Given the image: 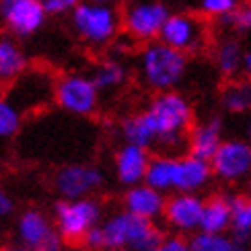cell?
Returning <instances> with one entry per match:
<instances>
[{"label":"cell","instance_id":"cell-18","mask_svg":"<svg viewBox=\"0 0 251 251\" xmlns=\"http://www.w3.org/2000/svg\"><path fill=\"white\" fill-rule=\"evenodd\" d=\"M223 118L218 116H212L192 126L187 132V152L210 161L223 142Z\"/></svg>","mask_w":251,"mask_h":251},{"label":"cell","instance_id":"cell-19","mask_svg":"<svg viewBox=\"0 0 251 251\" xmlns=\"http://www.w3.org/2000/svg\"><path fill=\"white\" fill-rule=\"evenodd\" d=\"M29 56L21 39L10 33H0V85H10L29 70Z\"/></svg>","mask_w":251,"mask_h":251},{"label":"cell","instance_id":"cell-28","mask_svg":"<svg viewBox=\"0 0 251 251\" xmlns=\"http://www.w3.org/2000/svg\"><path fill=\"white\" fill-rule=\"evenodd\" d=\"M192 251H241V243H237L226 233H206L196 231L190 237Z\"/></svg>","mask_w":251,"mask_h":251},{"label":"cell","instance_id":"cell-35","mask_svg":"<svg viewBox=\"0 0 251 251\" xmlns=\"http://www.w3.org/2000/svg\"><path fill=\"white\" fill-rule=\"evenodd\" d=\"M241 72L247 78H251V50L243 54V68H241Z\"/></svg>","mask_w":251,"mask_h":251},{"label":"cell","instance_id":"cell-33","mask_svg":"<svg viewBox=\"0 0 251 251\" xmlns=\"http://www.w3.org/2000/svg\"><path fill=\"white\" fill-rule=\"evenodd\" d=\"M80 243L87 251H103L105 249V235H103V231H101V225L93 226L91 231L82 237Z\"/></svg>","mask_w":251,"mask_h":251},{"label":"cell","instance_id":"cell-21","mask_svg":"<svg viewBox=\"0 0 251 251\" xmlns=\"http://www.w3.org/2000/svg\"><path fill=\"white\" fill-rule=\"evenodd\" d=\"M243 54L245 50L241 41L235 37H225L214 48V66L218 75L225 78H235L243 68Z\"/></svg>","mask_w":251,"mask_h":251},{"label":"cell","instance_id":"cell-25","mask_svg":"<svg viewBox=\"0 0 251 251\" xmlns=\"http://www.w3.org/2000/svg\"><path fill=\"white\" fill-rule=\"evenodd\" d=\"M120 134H122L124 142L138 144V146H144V149H151V146H154V142H156L149 122H146L144 116H142V111L134 113V116H128L126 120H122Z\"/></svg>","mask_w":251,"mask_h":251},{"label":"cell","instance_id":"cell-6","mask_svg":"<svg viewBox=\"0 0 251 251\" xmlns=\"http://www.w3.org/2000/svg\"><path fill=\"white\" fill-rule=\"evenodd\" d=\"M54 103L70 116L91 118L97 113L101 103V91L91 75L82 72H66L56 78Z\"/></svg>","mask_w":251,"mask_h":251},{"label":"cell","instance_id":"cell-31","mask_svg":"<svg viewBox=\"0 0 251 251\" xmlns=\"http://www.w3.org/2000/svg\"><path fill=\"white\" fill-rule=\"evenodd\" d=\"M48 10L50 17H64V15H70L82 0H41Z\"/></svg>","mask_w":251,"mask_h":251},{"label":"cell","instance_id":"cell-8","mask_svg":"<svg viewBox=\"0 0 251 251\" xmlns=\"http://www.w3.org/2000/svg\"><path fill=\"white\" fill-rule=\"evenodd\" d=\"M159 39L187 56H194L208 46V25L200 15L171 13L161 29Z\"/></svg>","mask_w":251,"mask_h":251},{"label":"cell","instance_id":"cell-7","mask_svg":"<svg viewBox=\"0 0 251 251\" xmlns=\"http://www.w3.org/2000/svg\"><path fill=\"white\" fill-rule=\"evenodd\" d=\"M171 8L163 0H134L122 13V31L134 44H151L159 39Z\"/></svg>","mask_w":251,"mask_h":251},{"label":"cell","instance_id":"cell-27","mask_svg":"<svg viewBox=\"0 0 251 251\" xmlns=\"http://www.w3.org/2000/svg\"><path fill=\"white\" fill-rule=\"evenodd\" d=\"M23 120L25 113L17 103L6 95H0V140L15 138L23 128Z\"/></svg>","mask_w":251,"mask_h":251},{"label":"cell","instance_id":"cell-30","mask_svg":"<svg viewBox=\"0 0 251 251\" xmlns=\"http://www.w3.org/2000/svg\"><path fill=\"white\" fill-rule=\"evenodd\" d=\"M241 4V0H200V15L206 19H221Z\"/></svg>","mask_w":251,"mask_h":251},{"label":"cell","instance_id":"cell-39","mask_svg":"<svg viewBox=\"0 0 251 251\" xmlns=\"http://www.w3.org/2000/svg\"><path fill=\"white\" fill-rule=\"evenodd\" d=\"M4 27H2V15H0V31H2Z\"/></svg>","mask_w":251,"mask_h":251},{"label":"cell","instance_id":"cell-22","mask_svg":"<svg viewBox=\"0 0 251 251\" xmlns=\"http://www.w3.org/2000/svg\"><path fill=\"white\" fill-rule=\"evenodd\" d=\"M91 76L101 93L103 91H116L128 82V68H126V64L120 58L111 56V58L101 60L99 64L93 68Z\"/></svg>","mask_w":251,"mask_h":251},{"label":"cell","instance_id":"cell-15","mask_svg":"<svg viewBox=\"0 0 251 251\" xmlns=\"http://www.w3.org/2000/svg\"><path fill=\"white\" fill-rule=\"evenodd\" d=\"M151 159L152 156H151L149 149L138 146V144L124 142V146H120L116 151V156H113V175H116L118 183L124 187H132V185L142 183Z\"/></svg>","mask_w":251,"mask_h":251},{"label":"cell","instance_id":"cell-37","mask_svg":"<svg viewBox=\"0 0 251 251\" xmlns=\"http://www.w3.org/2000/svg\"><path fill=\"white\" fill-rule=\"evenodd\" d=\"M95 2H101V4H111V6H116L118 2H122V0H95Z\"/></svg>","mask_w":251,"mask_h":251},{"label":"cell","instance_id":"cell-1","mask_svg":"<svg viewBox=\"0 0 251 251\" xmlns=\"http://www.w3.org/2000/svg\"><path fill=\"white\" fill-rule=\"evenodd\" d=\"M154 134V146L165 154H179L187 151V132L194 126V105L179 91L154 93L142 111Z\"/></svg>","mask_w":251,"mask_h":251},{"label":"cell","instance_id":"cell-17","mask_svg":"<svg viewBox=\"0 0 251 251\" xmlns=\"http://www.w3.org/2000/svg\"><path fill=\"white\" fill-rule=\"evenodd\" d=\"M124 210H128L130 214H136L140 218H149V221H159L163 218L167 196L161 190H154L149 183H138L132 187H126L124 198H122Z\"/></svg>","mask_w":251,"mask_h":251},{"label":"cell","instance_id":"cell-34","mask_svg":"<svg viewBox=\"0 0 251 251\" xmlns=\"http://www.w3.org/2000/svg\"><path fill=\"white\" fill-rule=\"evenodd\" d=\"M15 212V200L4 187H0V221H4Z\"/></svg>","mask_w":251,"mask_h":251},{"label":"cell","instance_id":"cell-32","mask_svg":"<svg viewBox=\"0 0 251 251\" xmlns=\"http://www.w3.org/2000/svg\"><path fill=\"white\" fill-rule=\"evenodd\" d=\"M149 251H192V247H190V239L175 233L173 237H163V241Z\"/></svg>","mask_w":251,"mask_h":251},{"label":"cell","instance_id":"cell-14","mask_svg":"<svg viewBox=\"0 0 251 251\" xmlns=\"http://www.w3.org/2000/svg\"><path fill=\"white\" fill-rule=\"evenodd\" d=\"M204 198L200 194L190 192H175L171 198H167L163 218L167 226L177 235H194L200 231V221L204 212Z\"/></svg>","mask_w":251,"mask_h":251},{"label":"cell","instance_id":"cell-10","mask_svg":"<svg viewBox=\"0 0 251 251\" xmlns=\"http://www.w3.org/2000/svg\"><path fill=\"white\" fill-rule=\"evenodd\" d=\"M0 15L4 31L17 39L37 35L50 17L41 0H0Z\"/></svg>","mask_w":251,"mask_h":251},{"label":"cell","instance_id":"cell-11","mask_svg":"<svg viewBox=\"0 0 251 251\" xmlns=\"http://www.w3.org/2000/svg\"><path fill=\"white\" fill-rule=\"evenodd\" d=\"M103 183H105L103 171L89 163L64 165L54 175V190L60 194V198H66V200L97 194L103 187Z\"/></svg>","mask_w":251,"mask_h":251},{"label":"cell","instance_id":"cell-36","mask_svg":"<svg viewBox=\"0 0 251 251\" xmlns=\"http://www.w3.org/2000/svg\"><path fill=\"white\" fill-rule=\"evenodd\" d=\"M0 251H29L27 247H23V245H8V247H2V249H0Z\"/></svg>","mask_w":251,"mask_h":251},{"label":"cell","instance_id":"cell-9","mask_svg":"<svg viewBox=\"0 0 251 251\" xmlns=\"http://www.w3.org/2000/svg\"><path fill=\"white\" fill-rule=\"evenodd\" d=\"M17 237L29 251H64L66 243L56 231L54 221H50V216L39 208H27L19 214Z\"/></svg>","mask_w":251,"mask_h":251},{"label":"cell","instance_id":"cell-41","mask_svg":"<svg viewBox=\"0 0 251 251\" xmlns=\"http://www.w3.org/2000/svg\"><path fill=\"white\" fill-rule=\"evenodd\" d=\"M0 89H2V85H0Z\"/></svg>","mask_w":251,"mask_h":251},{"label":"cell","instance_id":"cell-26","mask_svg":"<svg viewBox=\"0 0 251 251\" xmlns=\"http://www.w3.org/2000/svg\"><path fill=\"white\" fill-rule=\"evenodd\" d=\"M228 231L241 245L251 239V198H233V216Z\"/></svg>","mask_w":251,"mask_h":251},{"label":"cell","instance_id":"cell-23","mask_svg":"<svg viewBox=\"0 0 251 251\" xmlns=\"http://www.w3.org/2000/svg\"><path fill=\"white\" fill-rule=\"evenodd\" d=\"M221 103L228 113L251 111V78H228L221 91Z\"/></svg>","mask_w":251,"mask_h":251},{"label":"cell","instance_id":"cell-38","mask_svg":"<svg viewBox=\"0 0 251 251\" xmlns=\"http://www.w3.org/2000/svg\"><path fill=\"white\" fill-rule=\"evenodd\" d=\"M103 251H130V249H126V247H105Z\"/></svg>","mask_w":251,"mask_h":251},{"label":"cell","instance_id":"cell-4","mask_svg":"<svg viewBox=\"0 0 251 251\" xmlns=\"http://www.w3.org/2000/svg\"><path fill=\"white\" fill-rule=\"evenodd\" d=\"M105 247H126L130 251H149L163 241V233L154 221L120 210L101 221Z\"/></svg>","mask_w":251,"mask_h":251},{"label":"cell","instance_id":"cell-12","mask_svg":"<svg viewBox=\"0 0 251 251\" xmlns=\"http://www.w3.org/2000/svg\"><path fill=\"white\" fill-rule=\"evenodd\" d=\"M8 87L10 91L6 93V97H10L21 107V111L27 113L46 107L50 101H54L56 78L48 70H27Z\"/></svg>","mask_w":251,"mask_h":251},{"label":"cell","instance_id":"cell-16","mask_svg":"<svg viewBox=\"0 0 251 251\" xmlns=\"http://www.w3.org/2000/svg\"><path fill=\"white\" fill-rule=\"evenodd\" d=\"M212 179L210 161L200 159L196 154L185 152L175 156V175H173V192H190L200 194Z\"/></svg>","mask_w":251,"mask_h":251},{"label":"cell","instance_id":"cell-13","mask_svg":"<svg viewBox=\"0 0 251 251\" xmlns=\"http://www.w3.org/2000/svg\"><path fill=\"white\" fill-rule=\"evenodd\" d=\"M212 175L225 183H239L251 175V144L245 140H223L210 159Z\"/></svg>","mask_w":251,"mask_h":251},{"label":"cell","instance_id":"cell-24","mask_svg":"<svg viewBox=\"0 0 251 251\" xmlns=\"http://www.w3.org/2000/svg\"><path fill=\"white\" fill-rule=\"evenodd\" d=\"M173 175H175V156L161 152L151 159L144 183L167 194V192H173Z\"/></svg>","mask_w":251,"mask_h":251},{"label":"cell","instance_id":"cell-2","mask_svg":"<svg viewBox=\"0 0 251 251\" xmlns=\"http://www.w3.org/2000/svg\"><path fill=\"white\" fill-rule=\"evenodd\" d=\"M187 70H190V56L167 46L161 39L144 44L138 54L140 80L152 93L177 89L183 82Z\"/></svg>","mask_w":251,"mask_h":251},{"label":"cell","instance_id":"cell-29","mask_svg":"<svg viewBox=\"0 0 251 251\" xmlns=\"http://www.w3.org/2000/svg\"><path fill=\"white\" fill-rule=\"evenodd\" d=\"M216 21L225 29L237 31V33H251V0L249 2H241L233 13H228Z\"/></svg>","mask_w":251,"mask_h":251},{"label":"cell","instance_id":"cell-3","mask_svg":"<svg viewBox=\"0 0 251 251\" xmlns=\"http://www.w3.org/2000/svg\"><path fill=\"white\" fill-rule=\"evenodd\" d=\"M70 27L82 44L93 50H101L111 46L120 37L122 13L118 6L82 0L70 13Z\"/></svg>","mask_w":251,"mask_h":251},{"label":"cell","instance_id":"cell-5","mask_svg":"<svg viewBox=\"0 0 251 251\" xmlns=\"http://www.w3.org/2000/svg\"><path fill=\"white\" fill-rule=\"evenodd\" d=\"M103 221V204L93 196L62 200L54 208V225L66 243H80L93 226Z\"/></svg>","mask_w":251,"mask_h":251},{"label":"cell","instance_id":"cell-40","mask_svg":"<svg viewBox=\"0 0 251 251\" xmlns=\"http://www.w3.org/2000/svg\"><path fill=\"white\" fill-rule=\"evenodd\" d=\"M249 136H251V122H249Z\"/></svg>","mask_w":251,"mask_h":251},{"label":"cell","instance_id":"cell-20","mask_svg":"<svg viewBox=\"0 0 251 251\" xmlns=\"http://www.w3.org/2000/svg\"><path fill=\"white\" fill-rule=\"evenodd\" d=\"M233 198L214 196L204 202V212L200 221V231L206 233H226L231 228Z\"/></svg>","mask_w":251,"mask_h":251}]
</instances>
